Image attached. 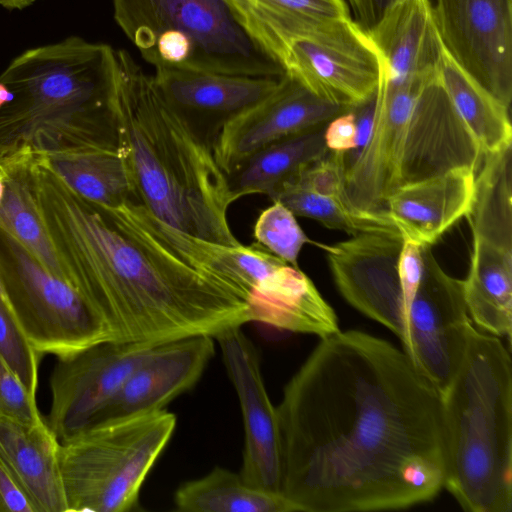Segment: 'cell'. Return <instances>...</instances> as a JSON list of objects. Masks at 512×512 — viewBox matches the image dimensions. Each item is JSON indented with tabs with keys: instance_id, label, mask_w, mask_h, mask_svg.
Segmentation results:
<instances>
[{
	"instance_id": "obj_17",
	"label": "cell",
	"mask_w": 512,
	"mask_h": 512,
	"mask_svg": "<svg viewBox=\"0 0 512 512\" xmlns=\"http://www.w3.org/2000/svg\"><path fill=\"white\" fill-rule=\"evenodd\" d=\"M153 78L169 106L212 147L222 125L268 96L280 77L164 68Z\"/></svg>"
},
{
	"instance_id": "obj_32",
	"label": "cell",
	"mask_w": 512,
	"mask_h": 512,
	"mask_svg": "<svg viewBox=\"0 0 512 512\" xmlns=\"http://www.w3.org/2000/svg\"><path fill=\"white\" fill-rule=\"evenodd\" d=\"M356 126L349 109L331 119L324 129V141L332 152L347 153L355 148Z\"/></svg>"
},
{
	"instance_id": "obj_12",
	"label": "cell",
	"mask_w": 512,
	"mask_h": 512,
	"mask_svg": "<svg viewBox=\"0 0 512 512\" xmlns=\"http://www.w3.org/2000/svg\"><path fill=\"white\" fill-rule=\"evenodd\" d=\"M434 19L454 62L498 101L512 100V0H436Z\"/></svg>"
},
{
	"instance_id": "obj_27",
	"label": "cell",
	"mask_w": 512,
	"mask_h": 512,
	"mask_svg": "<svg viewBox=\"0 0 512 512\" xmlns=\"http://www.w3.org/2000/svg\"><path fill=\"white\" fill-rule=\"evenodd\" d=\"M43 157L51 170L73 191L93 202L114 206L137 197L120 149L115 152L61 153Z\"/></svg>"
},
{
	"instance_id": "obj_9",
	"label": "cell",
	"mask_w": 512,
	"mask_h": 512,
	"mask_svg": "<svg viewBox=\"0 0 512 512\" xmlns=\"http://www.w3.org/2000/svg\"><path fill=\"white\" fill-rule=\"evenodd\" d=\"M0 285L34 349L65 358L112 341L109 331L77 290L51 273L0 226Z\"/></svg>"
},
{
	"instance_id": "obj_18",
	"label": "cell",
	"mask_w": 512,
	"mask_h": 512,
	"mask_svg": "<svg viewBox=\"0 0 512 512\" xmlns=\"http://www.w3.org/2000/svg\"><path fill=\"white\" fill-rule=\"evenodd\" d=\"M214 350V338L208 335L153 346L89 425L164 409L197 383Z\"/></svg>"
},
{
	"instance_id": "obj_1",
	"label": "cell",
	"mask_w": 512,
	"mask_h": 512,
	"mask_svg": "<svg viewBox=\"0 0 512 512\" xmlns=\"http://www.w3.org/2000/svg\"><path fill=\"white\" fill-rule=\"evenodd\" d=\"M276 407L281 494L299 511L399 510L444 488L441 393L389 341L320 338Z\"/></svg>"
},
{
	"instance_id": "obj_11",
	"label": "cell",
	"mask_w": 512,
	"mask_h": 512,
	"mask_svg": "<svg viewBox=\"0 0 512 512\" xmlns=\"http://www.w3.org/2000/svg\"><path fill=\"white\" fill-rule=\"evenodd\" d=\"M274 60L313 93L347 109L376 93L382 66L367 31L351 17L288 40Z\"/></svg>"
},
{
	"instance_id": "obj_14",
	"label": "cell",
	"mask_w": 512,
	"mask_h": 512,
	"mask_svg": "<svg viewBox=\"0 0 512 512\" xmlns=\"http://www.w3.org/2000/svg\"><path fill=\"white\" fill-rule=\"evenodd\" d=\"M153 346L104 341L58 358L49 381L47 424L60 442L93 421Z\"/></svg>"
},
{
	"instance_id": "obj_28",
	"label": "cell",
	"mask_w": 512,
	"mask_h": 512,
	"mask_svg": "<svg viewBox=\"0 0 512 512\" xmlns=\"http://www.w3.org/2000/svg\"><path fill=\"white\" fill-rule=\"evenodd\" d=\"M270 199L285 205L295 216L311 218L352 236L373 232L400 234L386 214L361 211L346 197L319 194L292 182L283 183Z\"/></svg>"
},
{
	"instance_id": "obj_37",
	"label": "cell",
	"mask_w": 512,
	"mask_h": 512,
	"mask_svg": "<svg viewBox=\"0 0 512 512\" xmlns=\"http://www.w3.org/2000/svg\"><path fill=\"white\" fill-rule=\"evenodd\" d=\"M4 190H5V185H4L3 175L0 172V202L3 198Z\"/></svg>"
},
{
	"instance_id": "obj_16",
	"label": "cell",
	"mask_w": 512,
	"mask_h": 512,
	"mask_svg": "<svg viewBox=\"0 0 512 512\" xmlns=\"http://www.w3.org/2000/svg\"><path fill=\"white\" fill-rule=\"evenodd\" d=\"M242 326L214 337L237 393L244 424L240 476L249 485L281 493V459L276 407L266 390L259 353Z\"/></svg>"
},
{
	"instance_id": "obj_23",
	"label": "cell",
	"mask_w": 512,
	"mask_h": 512,
	"mask_svg": "<svg viewBox=\"0 0 512 512\" xmlns=\"http://www.w3.org/2000/svg\"><path fill=\"white\" fill-rule=\"evenodd\" d=\"M325 126L276 141L252 154L227 175L235 200L251 194L269 198L301 170L325 157Z\"/></svg>"
},
{
	"instance_id": "obj_20",
	"label": "cell",
	"mask_w": 512,
	"mask_h": 512,
	"mask_svg": "<svg viewBox=\"0 0 512 512\" xmlns=\"http://www.w3.org/2000/svg\"><path fill=\"white\" fill-rule=\"evenodd\" d=\"M366 31L389 81L437 73L442 44L429 0H396Z\"/></svg>"
},
{
	"instance_id": "obj_31",
	"label": "cell",
	"mask_w": 512,
	"mask_h": 512,
	"mask_svg": "<svg viewBox=\"0 0 512 512\" xmlns=\"http://www.w3.org/2000/svg\"><path fill=\"white\" fill-rule=\"evenodd\" d=\"M0 416L27 425H34L44 421L37 407L36 397L28 392L19 377L1 355Z\"/></svg>"
},
{
	"instance_id": "obj_21",
	"label": "cell",
	"mask_w": 512,
	"mask_h": 512,
	"mask_svg": "<svg viewBox=\"0 0 512 512\" xmlns=\"http://www.w3.org/2000/svg\"><path fill=\"white\" fill-rule=\"evenodd\" d=\"M59 447L47 422L27 425L0 416V456L34 512H67Z\"/></svg>"
},
{
	"instance_id": "obj_22",
	"label": "cell",
	"mask_w": 512,
	"mask_h": 512,
	"mask_svg": "<svg viewBox=\"0 0 512 512\" xmlns=\"http://www.w3.org/2000/svg\"><path fill=\"white\" fill-rule=\"evenodd\" d=\"M33 155L29 152L0 155V172L5 185L0 202V226L51 273L66 280L35 198Z\"/></svg>"
},
{
	"instance_id": "obj_34",
	"label": "cell",
	"mask_w": 512,
	"mask_h": 512,
	"mask_svg": "<svg viewBox=\"0 0 512 512\" xmlns=\"http://www.w3.org/2000/svg\"><path fill=\"white\" fill-rule=\"evenodd\" d=\"M0 512H34L7 464L0 456Z\"/></svg>"
},
{
	"instance_id": "obj_8",
	"label": "cell",
	"mask_w": 512,
	"mask_h": 512,
	"mask_svg": "<svg viewBox=\"0 0 512 512\" xmlns=\"http://www.w3.org/2000/svg\"><path fill=\"white\" fill-rule=\"evenodd\" d=\"M175 427V415L161 409L98 422L61 441L67 512L139 509L141 487Z\"/></svg>"
},
{
	"instance_id": "obj_5",
	"label": "cell",
	"mask_w": 512,
	"mask_h": 512,
	"mask_svg": "<svg viewBox=\"0 0 512 512\" xmlns=\"http://www.w3.org/2000/svg\"><path fill=\"white\" fill-rule=\"evenodd\" d=\"M483 158L437 73L395 82L381 70L371 134L345 170V194L361 211L386 214L398 188L458 167L477 172Z\"/></svg>"
},
{
	"instance_id": "obj_10",
	"label": "cell",
	"mask_w": 512,
	"mask_h": 512,
	"mask_svg": "<svg viewBox=\"0 0 512 512\" xmlns=\"http://www.w3.org/2000/svg\"><path fill=\"white\" fill-rule=\"evenodd\" d=\"M335 284L359 312L399 339L423 275L422 249L398 233H362L333 245L319 244Z\"/></svg>"
},
{
	"instance_id": "obj_3",
	"label": "cell",
	"mask_w": 512,
	"mask_h": 512,
	"mask_svg": "<svg viewBox=\"0 0 512 512\" xmlns=\"http://www.w3.org/2000/svg\"><path fill=\"white\" fill-rule=\"evenodd\" d=\"M116 58L115 129L136 196L181 231L240 244L228 221L236 200L212 147L164 100L153 75L125 50L117 49Z\"/></svg>"
},
{
	"instance_id": "obj_13",
	"label": "cell",
	"mask_w": 512,
	"mask_h": 512,
	"mask_svg": "<svg viewBox=\"0 0 512 512\" xmlns=\"http://www.w3.org/2000/svg\"><path fill=\"white\" fill-rule=\"evenodd\" d=\"M226 254L249 289L255 322L320 338L340 330L334 309L299 267L257 242L227 245Z\"/></svg>"
},
{
	"instance_id": "obj_29",
	"label": "cell",
	"mask_w": 512,
	"mask_h": 512,
	"mask_svg": "<svg viewBox=\"0 0 512 512\" xmlns=\"http://www.w3.org/2000/svg\"><path fill=\"white\" fill-rule=\"evenodd\" d=\"M254 237L257 243L294 267H299L302 247L311 242L296 216L278 201L261 212L254 226Z\"/></svg>"
},
{
	"instance_id": "obj_30",
	"label": "cell",
	"mask_w": 512,
	"mask_h": 512,
	"mask_svg": "<svg viewBox=\"0 0 512 512\" xmlns=\"http://www.w3.org/2000/svg\"><path fill=\"white\" fill-rule=\"evenodd\" d=\"M0 355L19 377L28 392L36 397L41 355L32 346L1 293Z\"/></svg>"
},
{
	"instance_id": "obj_35",
	"label": "cell",
	"mask_w": 512,
	"mask_h": 512,
	"mask_svg": "<svg viewBox=\"0 0 512 512\" xmlns=\"http://www.w3.org/2000/svg\"><path fill=\"white\" fill-rule=\"evenodd\" d=\"M352 8L357 23L365 30L371 28L384 11L396 0H344Z\"/></svg>"
},
{
	"instance_id": "obj_33",
	"label": "cell",
	"mask_w": 512,
	"mask_h": 512,
	"mask_svg": "<svg viewBox=\"0 0 512 512\" xmlns=\"http://www.w3.org/2000/svg\"><path fill=\"white\" fill-rule=\"evenodd\" d=\"M376 93L366 101L350 108L355 117L356 138L355 148L344 153L345 170L357 160L368 142L375 115Z\"/></svg>"
},
{
	"instance_id": "obj_2",
	"label": "cell",
	"mask_w": 512,
	"mask_h": 512,
	"mask_svg": "<svg viewBox=\"0 0 512 512\" xmlns=\"http://www.w3.org/2000/svg\"><path fill=\"white\" fill-rule=\"evenodd\" d=\"M37 205L66 281L112 341L161 344L213 338L255 322L249 290L226 245L181 231L137 197L108 206L73 191L37 156Z\"/></svg>"
},
{
	"instance_id": "obj_7",
	"label": "cell",
	"mask_w": 512,
	"mask_h": 512,
	"mask_svg": "<svg viewBox=\"0 0 512 512\" xmlns=\"http://www.w3.org/2000/svg\"><path fill=\"white\" fill-rule=\"evenodd\" d=\"M116 23L155 70L279 78L281 66L226 0H112Z\"/></svg>"
},
{
	"instance_id": "obj_25",
	"label": "cell",
	"mask_w": 512,
	"mask_h": 512,
	"mask_svg": "<svg viewBox=\"0 0 512 512\" xmlns=\"http://www.w3.org/2000/svg\"><path fill=\"white\" fill-rule=\"evenodd\" d=\"M437 74L457 114L484 155L511 146L509 108L468 76L443 46Z\"/></svg>"
},
{
	"instance_id": "obj_36",
	"label": "cell",
	"mask_w": 512,
	"mask_h": 512,
	"mask_svg": "<svg viewBox=\"0 0 512 512\" xmlns=\"http://www.w3.org/2000/svg\"><path fill=\"white\" fill-rule=\"evenodd\" d=\"M228 4L233 8H237L241 5H244L245 3L251 1V0H226Z\"/></svg>"
},
{
	"instance_id": "obj_19",
	"label": "cell",
	"mask_w": 512,
	"mask_h": 512,
	"mask_svg": "<svg viewBox=\"0 0 512 512\" xmlns=\"http://www.w3.org/2000/svg\"><path fill=\"white\" fill-rule=\"evenodd\" d=\"M476 173L473 168L458 167L400 187L388 197L385 213L404 240L432 246L471 212Z\"/></svg>"
},
{
	"instance_id": "obj_6",
	"label": "cell",
	"mask_w": 512,
	"mask_h": 512,
	"mask_svg": "<svg viewBox=\"0 0 512 512\" xmlns=\"http://www.w3.org/2000/svg\"><path fill=\"white\" fill-rule=\"evenodd\" d=\"M444 488L468 512L512 511V364L499 337L469 326L459 368L441 394Z\"/></svg>"
},
{
	"instance_id": "obj_24",
	"label": "cell",
	"mask_w": 512,
	"mask_h": 512,
	"mask_svg": "<svg viewBox=\"0 0 512 512\" xmlns=\"http://www.w3.org/2000/svg\"><path fill=\"white\" fill-rule=\"evenodd\" d=\"M234 11L273 59L288 40L320 24L350 17L344 0H251Z\"/></svg>"
},
{
	"instance_id": "obj_4",
	"label": "cell",
	"mask_w": 512,
	"mask_h": 512,
	"mask_svg": "<svg viewBox=\"0 0 512 512\" xmlns=\"http://www.w3.org/2000/svg\"><path fill=\"white\" fill-rule=\"evenodd\" d=\"M116 80L104 43L70 36L25 50L0 74L13 94L0 108V155L118 151Z\"/></svg>"
},
{
	"instance_id": "obj_15",
	"label": "cell",
	"mask_w": 512,
	"mask_h": 512,
	"mask_svg": "<svg viewBox=\"0 0 512 512\" xmlns=\"http://www.w3.org/2000/svg\"><path fill=\"white\" fill-rule=\"evenodd\" d=\"M347 110L284 73L268 96L222 125L212 145L214 157L228 175L258 150L327 124Z\"/></svg>"
},
{
	"instance_id": "obj_38",
	"label": "cell",
	"mask_w": 512,
	"mask_h": 512,
	"mask_svg": "<svg viewBox=\"0 0 512 512\" xmlns=\"http://www.w3.org/2000/svg\"><path fill=\"white\" fill-rule=\"evenodd\" d=\"M0 293L4 296V293L2 291L1 285H0ZM5 297V296H4Z\"/></svg>"
},
{
	"instance_id": "obj_26",
	"label": "cell",
	"mask_w": 512,
	"mask_h": 512,
	"mask_svg": "<svg viewBox=\"0 0 512 512\" xmlns=\"http://www.w3.org/2000/svg\"><path fill=\"white\" fill-rule=\"evenodd\" d=\"M174 502L183 512H297L281 493L253 487L222 467L183 483Z\"/></svg>"
}]
</instances>
